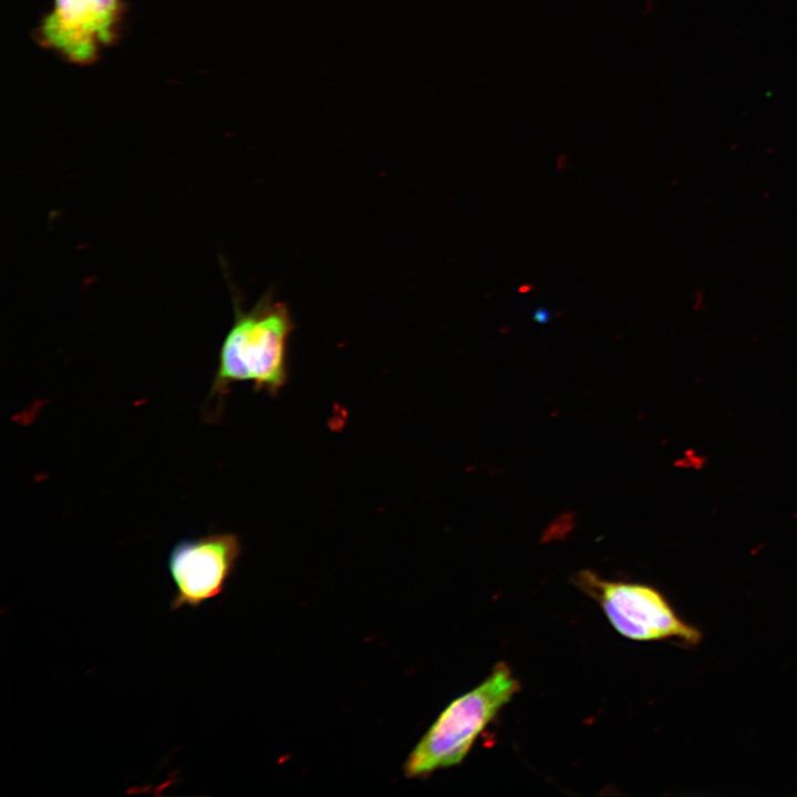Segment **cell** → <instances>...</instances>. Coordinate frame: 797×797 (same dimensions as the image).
<instances>
[{
    "mask_svg": "<svg viewBox=\"0 0 797 797\" xmlns=\"http://www.w3.org/2000/svg\"><path fill=\"white\" fill-rule=\"evenodd\" d=\"M234 322L224 338L209 401L221 404L230 387L251 382L256 392L276 396L289 380L288 349L296 323L288 304L266 291L248 310L232 297Z\"/></svg>",
    "mask_w": 797,
    "mask_h": 797,
    "instance_id": "6da1fadb",
    "label": "cell"
},
{
    "mask_svg": "<svg viewBox=\"0 0 797 797\" xmlns=\"http://www.w3.org/2000/svg\"><path fill=\"white\" fill-rule=\"evenodd\" d=\"M519 681L504 662L477 686L452 701L410 752L403 773L426 779L434 772L460 764L477 737L519 692Z\"/></svg>",
    "mask_w": 797,
    "mask_h": 797,
    "instance_id": "7a4b0ae2",
    "label": "cell"
},
{
    "mask_svg": "<svg viewBox=\"0 0 797 797\" xmlns=\"http://www.w3.org/2000/svg\"><path fill=\"white\" fill-rule=\"evenodd\" d=\"M576 584L593 599L612 628L634 641H658L671 638L695 644L700 632L681 620L665 598L654 588L621 581H609L590 570L575 577Z\"/></svg>",
    "mask_w": 797,
    "mask_h": 797,
    "instance_id": "3957f363",
    "label": "cell"
},
{
    "mask_svg": "<svg viewBox=\"0 0 797 797\" xmlns=\"http://www.w3.org/2000/svg\"><path fill=\"white\" fill-rule=\"evenodd\" d=\"M124 9L123 0H53L35 40L70 63L89 65L120 35Z\"/></svg>",
    "mask_w": 797,
    "mask_h": 797,
    "instance_id": "277c9868",
    "label": "cell"
},
{
    "mask_svg": "<svg viewBox=\"0 0 797 797\" xmlns=\"http://www.w3.org/2000/svg\"><path fill=\"white\" fill-rule=\"evenodd\" d=\"M240 538L216 532L177 542L168 557L175 586L169 610L197 609L221 594L241 555Z\"/></svg>",
    "mask_w": 797,
    "mask_h": 797,
    "instance_id": "5b68a950",
    "label": "cell"
},
{
    "mask_svg": "<svg viewBox=\"0 0 797 797\" xmlns=\"http://www.w3.org/2000/svg\"><path fill=\"white\" fill-rule=\"evenodd\" d=\"M655 7L654 0H642V13L649 15Z\"/></svg>",
    "mask_w": 797,
    "mask_h": 797,
    "instance_id": "8992f818",
    "label": "cell"
},
{
    "mask_svg": "<svg viewBox=\"0 0 797 797\" xmlns=\"http://www.w3.org/2000/svg\"><path fill=\"white\" fill-rule=\"evenodd\" d=\"M534 318L538 322H545L549 319V312L546 309H538L535 311Z\"/></svg>",
    "mask_w": 797,
    "mask_h": 797,
    "instance_id": "52a82bcc",
    "label": "cell"
}]
</instances>
